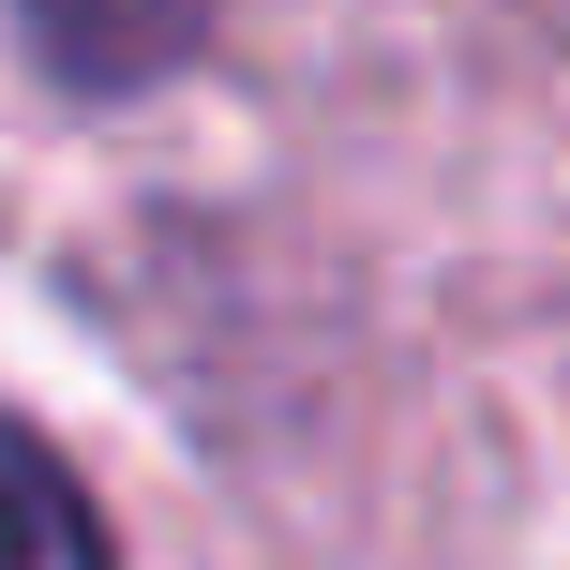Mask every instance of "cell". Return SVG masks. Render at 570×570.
I'll list each match as a JSON object with an SVG mask.
<instances>
[{"label":"cell","instance_id":"cell-1","mask_svg":"<svg viewBox=\"0 0 570 570\" xmlns=\"http://www.w3.org/2000/svg\"><path fill=\"white\" fill-rule=\"evenodd\" d=\"M0 570H106V525H90L76 465L16 421H0Z\"/></svg>","mask_w":570,"mask_h":570}]
</instances>
